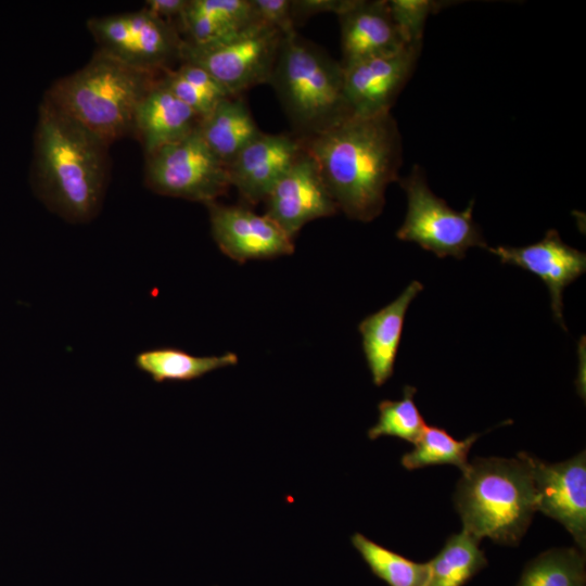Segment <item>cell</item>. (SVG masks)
I'll return each mask as SVG.
<instances>
[{
	"mask_svg": "<svg viewBox=\"0 0 586 586\" xmlns=\"http://www.w3.org/2000/svg\"><path fill=\"white\" fill-rule=\"evenodd\" d=\"M302 142L339 211L362 222L382 213L386 188L399 180L403 163L402 136L391 112L353 115Z\"/></svg>",
	"mask_w": 586,
	"mask_h": 586,
	"instance_id": "obj_1",
	"label": "cell"
},
{
	"mask_svg": "<svg viewBox=\"0 0 586 586\" xmlns=\"http://www.w3.org/2000/svg\"><path fill=\"white\" fill-rule=\"evenodd\" d=\"M109 175V144L43 98L34 140L33 183L39 199L72 224L93 219Z\"/></svg>",
	"mask_w": 586,
	"mask_h": 586,
	"instance_id": "obj_2",
	"label": "cell"
},
{
	"mask_svg": "<svg viewBox=\"0 0 586 586\" xmlns=\"http://www.w3.org/2000/svg\"><path fill=\"white\" fill-rule=\"evenodd\" d=\"M453 501L462 530L481 540L486 537L517 546L534 513L535 492L524 453L517 458H474L461 472Z\"/></svg>",
	"mask_w": 586,
	"mask_h": 586,
	"instance_id": "obj_3",
	"label": "cell"
},
{
	"mask_svg": "<svg viewBox=\"0 0 586 586\" xmlns=\"http://www.w3.org/2000/svg\"><path fill=\"white\" fill-rule=\"evenodd\" d=\"M158 75L97 50L84 67L53 82L44 99L110 145L132 132L137 106Z\"/></svg>",
	"mask_w": 586,
	"mask_h": 586,
	"instance_id": "obj_4",
	"label": "cell"
},
{
	"mask_svg": "<svg viewBox=\"0 0 586 586\" xmlns=\"http://www.w3.org/2000/svg\"><path fill=\"white\" fill-rule=\"evenodd\" d=\"M268 85L301 140L353 116L341 62L296 30L282 36Z\"/></svg>",
	"mask_w": 586,
	"mask_h": 586,
	"instance_id": "obj_5",
	"label": "cell"
},
{
	"mask_svg": "<svg viewBox=\"0 0 586 586\" xmlns=\"http://www.w3.org/2000/svg\"><path fill=\"white\" fill-rule=\"evenodd\" d=\"M398 182L407 196L406 217L396 231L399 240L415 242L440 258L461 259L470 247H488L472 216L473 200L462 212L453 209L431 191L419 165Z\"/></svg>",
	"mask_w": 586,
	"mask_h": 586,
	"instance_id": "obj_6",
	"label": "cell"
},
{
	"mask_svg": "<svg viewBox=\"0 0 586 586\" xmlns=\"http://www.w3.org/2000/svg\"><path fill=\"white\" fill-rule=\"evenodd\" d=\"M282 36L280 30L256 23L222 41L195 44L183 40L179 60L202 67L231 97H241L269 82Z\"/></svg>",
	"mask_w": 586,
	"mask_h": 586,
	"instance_id": "obj_7",
	"label": "cell"
},
{
	"mask_svg": "<svg viewBox=\"0 0 586 586\" xmlns=\"http://www.w3.org/2000/svg\"><path fill=\"white\" fill-rule=\"evenodd\" d=\"M144 181L155 193L205 205L231 188L227 166L209 150L198 127L186 138L145 155Z\"/></svg>",
	"mask_w": 586,
	"mask_h": 586,
	"instance_id": "obj_8",
	"label": "cell"
},
{
	"mask_svg": "<svg viewBox=\"0 0 586 586\" xmlns=\"http://www.w3.org/2000/svg\"><path fill=\"white\" fill-rule=\"evenodd\" d=\"M87 27L98 50L129 66L162 74L180 59L183 39L177 26L145 8L91 17Z\"/></svg>",
	"mask_w": 586,
	"mask_h": 586,
	"instance_id": "obj_9",
	"label": "cell"
},
{
	"mask_svg": "<svg viewBox=\"0 0 586 586\" xmlns=\"http://www.w3.org/2000/svg\"><path fill=\"white\" fill-rule=\"evenodd\" d=\"M524 453L533 479L536 511L561 523L576 547L586 549V453L556 463Z\"/></svg>",
	"mask_w": 586,
	"mask_h": 586,
	"instance_id": "obj_10",
	"label": "cell"
},
{
	"mask_svg": "<svg viewBox=\"0 0 586 586\" xmlns=\"http://www.w3.org/2000/svg\"><path fill=\"white\" fill-rule=\"evenodd\" d=\"M422 47L368 58L343 66L344 89L354 116L391 112L412 76Z\"/></svg>",
	"mask_w": 586,
	"mask_h": 586,
	"instance_id": "obj_11",
	"label": "cell"
},
{
	"mask_svg": "<svg viewBox=\"0 0 586 586\" xmlns=\"http://www.w3.org/2000/svg\"><path fill=\"white\" fill-rule=\"evenodd\" d=\"M264 202L265 215L291 239L307 222L339 212L317 164L306 151L272 187Z\"/></svg>",
	"mask_w": 586,
	"mask_h": 586,
	"instance_id": "obj_12",
	"label": "cell"
},
{
	"mask_svg": "<svg viewBox=\"0 0 586 586\" xmlns=\"http://www.w3.org/2000/svg\"><path fill=\"white\" fill-rule=\"evenodd\" d=\"M206 206L213 238L228 257L244 263L294 252L293 239L265 214L258 215L246 206L217 202Z\"/></svg>",
	"mask_w": 586,
	"mask_h": 586,
	"instance_id": "obj_13",
	"label": "cell"
},
{
	"mask_svg": "<svg viewBox=\"0 0 586 586\" xmlns=\"http://www.w3.org/2000/svg\"><path fill=\"white\" fill-rule=\"evenodd\" d=\"M502 264L512 265L532 272L542 279L549 291L550 304L556 321L565 328L563 319L564 289L586 271V255L564 243L556 229L548 230L544 238L525 246L498 245L487 247Z\"/></svg>",
	"mask_w": 586,
	"mask_h": 586,
	"instance_id": "obj_14",
	"label": "cell"
},
{
	"mask_svg": "<svg viewBox=\"0 0 586 586\" xmlns=\"http://www.w3.org/2000/svg\"><path fill=\"white\" fill-rule=\"evenodd\" d=\"M304 151L293 133L262 131L227 166L230 184L249 204L262 202Z\"/></svg>",
	"mask_w": 586,
	"mask_h": 586,
	"instance_id": "obj_15",
	"label": "cell"
},
{
	"mask_svg": "<svg viewBox=\"0 0 586 586\" xmlns=\"http://www.w3.org/2000/svg\"><path fill=\"white\" fill-rule=\"evenodd\" d=\"M336 16L341 30L342 66L393 53L407 46L387 0H352Z\"/></svg>",
	"mask_w": 586,
	"mask_h": 586,
	"instance_id": "obj_16",
	"label": "cell"
},
{
	"mask_svg": "<svg viewBox=\"0 0 586 586\" xmlns=\"http://www.w3.org/2000/svg\"><path fill=\"white\" fill-rule=\"evenodd\" d=\"M199 122L198 114L171 93L160 76L137 106L132 132L149 155L189 136Z\"/></svg>",
	"mask_w": 586,
	"mask_h": 586,
	"instance_id": "obj_17",
	"label": "cell"
},
{
	"mask_svg": "<svg viewBox=\"0 0 586 586\" xmlns=\"http://www.w3.org/2000/svg\"><path fill=\"white\" fill-rule=\"evenodd\" d=\"M422 290L421 282L412 281L393 302L358 324L364 355L375 386L383 385L393 375L406 313Z\"/></svg>",
	"mask_w": 586,
	"mask_h": 586,
	"instance_id": "obj_18",
	"label": "cell"
},
{
	"mask_svg": "<svg viewBox=\"0 0 586 586\" xmlns=\"http://www.w3.org/2000/svg\"><path fill=\"white\" fill-rule=\"evenodd\" d=\"M256 23L250 0H189L178 29L183 40L204 44L232 38Z\"/></svg>",
	"mask_w": 586,
	"mask_h": 586,
	"instance_id": "obj_19",
	"label": "cell"
},
{
	"mask_svg": "<svg viewBox=\"0 0 586 586\" xmlns=\"http://www.w3.org/2000/svg\"><path fill=\"white\" fill-rule=\"evenodd\" d=\"M198 130L209 150L228 166L262 130L241 97H227L205 117Z\"/></svg>",
	"mask_w": 586,
	"mask_h": 586,
	"instance_id": "obj_20",
	"label": "cell"
},
{
	"mask_svg": "<svg viewBox=\"0 0 586 586\" xmlns=\"http://www.w3.org/2000/svg\"><path fill=\"white\" fill-rule=\"evenodd\" d=\"M238 355L231 352L217 356H195L171 347L143 351L136 356L138 369L155 382L192 381L212 371L237 365Z\"/></svg>",
	"mask_w": 586,
	"mask_h": 586,
	"instance_id": "obj_21",
	"label": "cell"
},
{
	"mask_svg": "<svg viewBox=\"0 0 586 586\" xmlns=\"http://www.w3.org/2000/svg\"><path fill=\"white\" fill-rule=\"evenodd\" d=\"M480 542L464 530L450 535L440 552L428 561L425 586H464L487 566Z\"/></svg>",
	"mask_w": 586,
	"mask_h": 586,
	"instance_id": "obj_22",
	"label": "cell"
},
{
	"mask_svg": "<svg viewBox=\"0 0 586 586\" xmlns=\"http://www.w3.org/2000/svg\"><path fill=\"white\" fill-rule=\"evenodd\" d=\"M517 586H586L585 552L577 547L548 549L525 564Z\"/></svg>",
	"mask_w": 586,
	"mask_h": 586,
	"instance_id": "obj_23",
	"label": "cell"
},
{
	"mask_svg": "<svg viewBox=\"0 0 586 586\" xmlns=\"http://www.w3.org/2000/svg\"><path fill=\"white\" fill-rule=\"evenodd\" d=\"M479 436L473 433L464 440H456L445 429L426 425L413 443V448L403 455L400 462L407 470L453 464L463 472L470 462V449Z\"/></svg>",
	"mask_w": 586,
	"mask_h": 586,
	"instance_id": "obj_24",
	"label": "cell"
},
{
	"mask_svg": "<svg viewBox=\"0 0 586 586\" xmlns=\"http://www.w3.org/2000/svg\"><path fill=\"white\" fill-rule=\"evenodd\" d=\"M370 571L388 586H425L428 562H416L397 553L360 533L351 537Z\"/></svg>",
	"mask_w": 586,
	"mask_h": 586,
	"instance_id": "obj_25",
	"label": "cell"
},
{
	"mask_svg": "<svg viewBox=\"0 0 586 586\" xmlns=\"http://www.w3.org/2000/svg\"><path fill=\"white\" fill-rule=\"evenodd\" d=\"M161 80L200 119L211 113L219 101L231 97L211 74L191 63L182 62L176 69H166Z\"/></svg>",
	"mask_w": 586,
	"mask_h": 586,
	"instance_id": "obj_26",
	"label": "cell"
},
{
	"mask_svg": "<svg viewBox=\"0 0 586 586\" xmlns=\"http://www.w3.org/2000/svg\"><path fill=\"white\" fill-rule=\"evenodd\" d=\"M416 393L415 386L405 385L400 399L381 400L378 421L368 430V437L374 441L381 436H394L413 444L426 426L413 399Z\"/></svg>",
	"mask_w": 586,
	"mask_h": 586,
	"instance_id": "obj_27",
	"label": "cell"
},
{
	"mask_svg": "<svg viewBox=\"0 0 586 586\" xmlns=\"http://www.w3.org/2000/svg\"><path fill=\"white\" fill-rule=\"evenodd\" d=\"M451 2L435 0H390L388 5L404 42L422 47L425 23L431 14Z\"/></svg>",
	"mask_w": 586,
	"mask_h": 586,
	"instance_id": "obj_28",
	"label": "cell"
},
{
	"mask_svg": "<svg viewBox=\"0 0 586 586\" xmlns=\"http://www.w3.org/2000/svg\"><path fill=\"white\" fill-rule=\"evenodd\" d=\"M256 20L280 30L283 35L295 31L291 14V0H250Z\"/></svg>",
	"mask_w": 586,
	"mask_h": 586,
	"instance_id": "obj_29",
	"label": "cell"
},
{
	"mask_svg": "<svg viewBox=\"0 0 586 586\" xmlns=\"http://www.w3.org/2000/svg\"><path fill=\"white\" fill-rule=\"evenodd\" d=\"M352 0H291V14L294 26L320 13L342 12Z\"/></svg>",
	"mask_w": 586,
	"mask_h": 586,
	"instance_id": "obj_30",
	"label": "cell"
},
{
	"mask_svg": "<svg viewBox=\"0 0 586 586\" xmlns=\"http://www.w3.org/2000/svg\"><path fill=\"white\" fill-rule=\"evenodd\" d=\"M188 1L189 0H146L144 2V8L156 16L176 25L178 28Z\"/></svg>",
	"mask_w": 586,
	"mask_h": 586,
	"instance_id": "obj_31",
	"label": "cell"
}]
</instances>
